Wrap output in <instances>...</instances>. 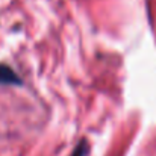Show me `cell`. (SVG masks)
I'll use <instances>...</instances> for the list:
<instances>
[{"label": "cell", "mask_w": 156, "mask_h": 156, "mask_svg": "<svg viewBox=\"0 0 156 156\" xmlns=\"http://www.w3.org/2000/svg\"><path fill=\"white\" fill-rule=\"evenodd\" d=\"M11 83H20V79L9 67L0 65V85H11Z\"/></svg>", "instance_id": "1"}]
</instances>
